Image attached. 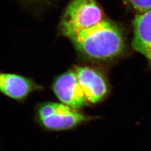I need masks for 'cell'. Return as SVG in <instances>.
I'll list each match as a JSON object with an SVG mask.
<instances>
[{"instance_id": "6da1fadb", "label": "cell", "mask_w": 151, "mask_h": 151, "mask_svg": "<svg viewBox=\"0 0 151 151\" xmlns=\"http://www.w3.org/2000/svg\"><path fill=\"white\" fill-rule=\"evenodd\" d=\"M71 40L81 53L96 59L112 58L124 48L120 30L106 20L79 33Z\"/></svg>"}, {"instance_id": "7a4b0ae2", "label": "cell", "mask_w": 151, "mask_h": 151, "mask_svg": "<svg viewBox=\"0 0 151 151\" xmlns=\"http://www.w3.org/2000/svg\"><path fill=\"white\" fill-rule=\"evenodd\" d=\"M103 20V12L95 0H73L62 18L60 30L71 40Z\"/></svg>"}, {"instance_id": "3957f363", "label": "cell", "mask_w": 151, "mask_h": 151, "mask_svg": "<svg viewBox=\"0 0 151 151\" xmlns=\"http://www.w3.org/2000/svg\"><path fill=\"white\" fill-rule=\"evenodd\" d=\"M86 120V116L63 103H41L35 109V122L47 130H68Z\"/></svg>"}, {"instance_id": "277c9868", "label": "cell", "mask_w": 151, "mask_h": 151, "mask_svg": "<svg viewBox=\"0 0 151 151\" xmlns=\"http://www.w3.org/2000/svg\"><path fill=\"white\" fill-rule=\"evenodd\" d=\"M35 80L20 74L0 72V93L20 103H25L31 94L42 90Z\"/></svg>"}, {"instance_id": "5b68a950", "label": "cell", "mask_w": 151, "mask_h": 151, "mask_svg": "<svg viewBox=\"0 0 151 151\" xmlns=\"http://www.w3.org/2000/svg\"><path fill=\"white\" fill-rule=\"evenodd\" d=\"M52 89L62 103L74 110L79 109L88 103L74 70H69L57 77L52 84Z\"/></svg>"}, {"instance_id": "8992f818", "label": "cell", "mask_w": 151, "mask_h": 151, "mask_svg": "<svg viewBox=\"0 0 151 151\" xmlns=\"http://www.w3.org/2000/svg\"><path fill=\"white\" fill-rule=\"evenodd\" d=\"M74 71L88 102L96 103L101 100L107 93L106 84L102 76L88 67H76Z\"/></svg>"}, {"instance_id": "52a82bcc", "label": "cell", "mask_w": 151, "mask_h": 151, "mask_svg": "<svg viewBox=\"0 0 151 151\" xmlns=\"http://www.w3.org/2000/svg\"><path fill=\"white\" fill-rule=\"evenodd\" d=\"M132 46L144 55L151 64V9L139 13L134 20Z\"/></svg>"}, {"instance_id": "ba28073f", "label": "cell", "mask_w": 151, "mask_h": 151, "mask_svg": "<svg viewBox=\"0 0 151 151\" xmlns=\"http://www.w3.org/2000/svg\"><path fill=\"white\" fill-rule=\"evenodd\" d=\"M132 6L139 13H142L151 9V0H128Z\"/></svg>"}]
</instances>
